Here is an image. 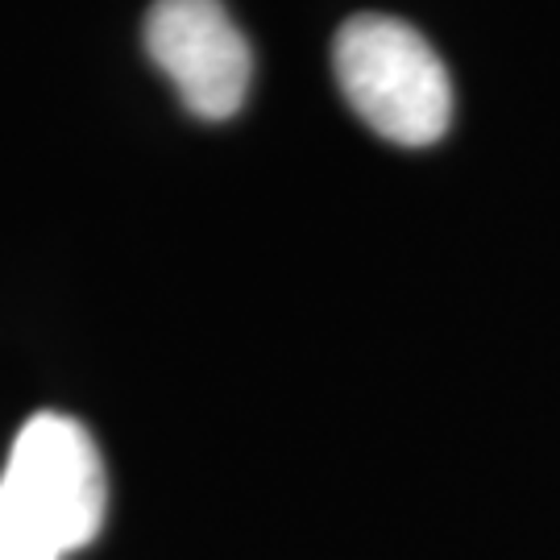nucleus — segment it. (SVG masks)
Wrapping results in <instances>:
<instances>
[{
  "instance_id": "obj_1",
  "label": "nucleus",
  "mask_w": 560,
  "mask_h": 560,
  "mask_svg": "<svg viewBox=\"0 0 560 560\" xmlns=\"http://www.w3.org/2000/svg\"><path fill=\"white\" fill-rule=\"evenodd\" d=\"M332 67L345 101L378 138L420 150L453 120V83L441 55L399 18L358 13L340 25Z\"/></svg>"
},
{
  "instance_id": "obj_2",
  "label": "nucleus",
  "mask_w": 560,
  "mask_h": 560,
  "mask_svg": "<svg viewBox=\"0 0 560 560\" xmlns=\"http://www.w3.org/2000/svg\"><path fill=\"white\" fill-rule=\"evenodd\" d=\"M0 499L59 557L96 540L108 506V478L88 428L59 411L30 416L4 460Z\"/></svg>"
},
{
  "instance_id": "obj_3",
  "label": "nucleus",
  "mask_w": 560,
  "mask_h": 560,
  "mask_svg": "<svg viewBox=\"0 0 560 560\" xmlns=\"http://www.w3.org/2000/svg\"><path fill=\"white\" fill-rule=\"evenodd\" d=\"M145 50L191 117L229 120L241 113L254 83V50L221 0H154Z\"/></svg>"
},
{
  "instance_id": "obj_4",
  "label": "nucleus",
  "mask_w": 560,
  "mask_h": 560,
  "mask_svg": "<svg viewBox=\"0 0 560 560\" xmlns=\"http://www.w3.org/2000/svg\"><path fill=\"white\" fill-rule=\"evenodd\" d=\"M0 560H62L42 540L30 523L21 520L9 502L0 499Z\"/></svg>"
}]
</instances>
